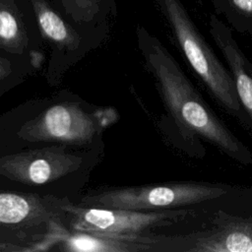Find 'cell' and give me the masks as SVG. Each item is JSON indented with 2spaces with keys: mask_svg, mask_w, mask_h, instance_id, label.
Instances as JSON below:
<instances>
[{
  "mask_svg": "<svg viewBox=\"0 0 252 252\" xmlns=\"http://www.w3.org/2000/svg\"><path fill=\"white\" fill-rule=\"evenodd\" d=\"M231 30L252 38V0H210Z\"/></svg>",
  "mask_w": 252,
  "mask_h": 252,
  "instance_id": "cell-15",
  "label": "cell"
},
{
  "mask_svg": "<svg viewBox=\"0 0 252 252\" xmlns=\"http://www.w3.org/2000/svg\"><path fill=\"white\" fill-rule=\"evenodd\" d=\"M52 4L74 25L108 32L107 20L113 10L110 0H52Z\"/></svg>",
  "mask_w": 252,
  "mask_h": 252,
  "instance_id": "cell-13",
  "label": "cell"
},
{
  "mask_svg": "<svg viewBox=\"0 0 252 252\" xmlns=\"http://www.w3.org/2000/svg\"><path fill=\"white\" fill-rule=\"evenodd\" d=\"M42 60L30 55L8 53L0 50V96L24 83Z\"/></svg>",
  "mask_w": 252,
  "mask_h": 252,
  "instance_id": "cell-14",
  "label": "cell"
},
{
  "mask_svg": "<svg viewBox=\"0 0 252 252\" xmlns=\"http://www.w3.org/2000/svg\"><path fill=\"white\" fill-rule=\"evenodd\" d=\"M150 233L133 237H117L79 230H68L53 250L70 252H150Z\"/></svg>",
  "mask_w": 252,
  "mask_h": 252,
  "instance_id": "cell-12",
  "label": "cell"
},
{
  "mask_svg": "<svg viewBox=\"0 0 252 252\" xmlns=\"http://www.w3.org/2000/svg\"><path fill=\"white\" fill-rule=\"evenodd\" d=\"M67 228L60 199L0 190V251H49Z\"/></svg>",
  "mask_w": 252,
  "mask_h": 252,
  "instance_id": "cell-4",
  "label": "cell"
},
{
  "mask_svg": "<svg viewBox=\"0 0 252 252\" xmlns=\"http://www.w3.org/2000/svg\"><path fill=\"white\" fill-rule=\"evenodd\" d=\"M184 58L222 108L247 122L230 72L205 39L181 0H156Z\"/></svg>",
  "mask_w": 252,
  "mask_h": 252,
  "instance_id": "cell-5",
  "label": "cell"
},
{
  "mask_svg": "<svg viewBox=\"0 0 252 252\" xmlns=\"http://www.w3.org/2000/svg\"><path fill=\"white\" fill-rule=\"evenodd\" d=\"M234 187L209 182H170L138 186H102L83 192L76 202L96 208L135 211L178 209L223 198Z\"/></svg>",
  "mask_w": 252,
  "mask_h": 252,
  "instance_id": "cell-6",
  "label": "cell"
},
{
  "mask_svg": "<svg viewBox=\"0 0 252 252\" xmlns=\"http://www.w3.org/2000/svg\"><path fill=\"white\" fill-rule=\"evenodd\" d=\"M117 119L115 108L94 105L68 90L32 98L0 116V156L56 145L105 150L103 134Z\"/></svg>",
  "mask_w": 252,
  "mask_h": 252,
  "instance_id": "cell-1",
  "label": "cell"
},
{
  "mask_svg": "<svg viewBox=\"0 0 252 252\" xmlns=\"http://www.w3.org/2000/svg\"><path fill=\"white\" fill-rule=\"evenodd\" d=\"M105 150L66 146L24 149L0 156V190L77 202Z\"/></svg>",
  "mask_w": 252,
  "mask_h": 252,
  "instance_id": "cell-3",
  "label": "cell"
},
{
  "mask_svg": "<svg viewBox=\"0 0 252 252\" xmlns=\"http://www.w3.org/2000/svg\"><path fill=\"white\" fill-rule=\"evenodd\" d=\"M209 32L228 66L238 98L252 127V63L239 47L231 29L215 14L209 18Z\"/></svg>",
  "mask_w": 252,
  "mask_h": 252,
  "instance_id": "cell-11",
  "label": "cell"
},
{
  "mask_svg": "<svg viewBox=\"0 0 252 252\" xmlns=\"http://www.w3.org/2000/svg\"><path fill=\"white\" fill-rule=\"evenodd\" d=\"M43 47L30 0H0V50L42 60Z\"/></svg>",
  "mask_w": 252,
  "mask_h": 252,
  "instance_id": "cell-10",
  "label": "cell"
},
{
  "mask_svg": "<svg viewBox=\"0 0 252 252\" xmlns=\"http://www.w3.org/2000/svg\"><path fill=\"white\" fill-rule=\"evenodd\" d=\"M137 45L152 75L167 117L186 139H203L241 164L252 163L249 149L218 117L187 78L175 58L143 26L136 29Z\"/></svg>",
  "mask_w": 252,
  "mask_h": 252,
  "instance_id": "cell-2",
  "label": "cell"
},
{
  "mask_svg": "<svg viewBox=\"0 0 252 252\" xmlns=\"http://www.w3.org/2000/svg\"><path fill=\"white\" fill-rule=\"evenodd\" d=\"M64 221L69 230H79L117 237L150 233L168 226L193 213L186 209L135 211L117 208H96L60 199Z\"/></svg>",
  "mask_w": 252,
  "mask_h": 252,
  "instance_id": "cell-8",
  "label": "cell"
},
{
  "mask_svg": "<svg viewBox=\"0 0 252 252\" xmlns=\"http://www.w3.org/2000/svg\"><path fill=\"white\" fill-rule=\"evenodd\" d=\"M36 23L48 48L44 77L51 87L107 37L108 32L82 28L68 21L49 0H30Z\"/></svg>",
  "mask_w": 252,
  "mask_h": 252,
  "instance_id": "cell-7",
  "label": "cell"
},
{
  "mask_svg": "<svg viewBox=\"0 0 252 252\" xmlns=\"http://www.w3.org/2000/svg\"><path fill=\"white\" fill-rule=\"evenodd\" d=\"M155 237L153 252H252V218L219 212L208 229Z\"/></svg>",
  "mask_w": 252,
  "mask_h": 252,
  "instance_id": "cell-9",
  "label": "cell"
}]
</instances>
